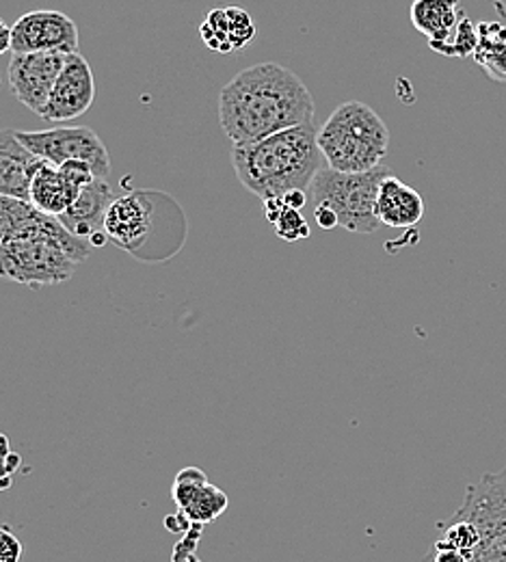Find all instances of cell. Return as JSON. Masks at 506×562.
<instances>
[{
	"instance_id": "cell-1",
	"label": "cell",
	"mask_w": 506,
	"mask_h": 562,
	"mask_svg": "<svg viewBox=\"0 0 506 562\" xmlns=\"http://www.w3.org/2000/svg\"><path fill=\"white\" fill-rule=\"evenodd\" d=\"M314 111L305 82L276 61L238 71L218 93V124L234 145L314 124Z\"/></svg>"
},
{
	"instance_id": "cell-2",
	"label": "cell",
	"mask_w": 506,
	"mask_h": 562,
	"mask_svg": "<svg viewBox=\"0 0 506 562\" xmlns=\"http://www.w3.org/2000/svg\"><path fill=\"white\" fill-rule=\"evenodd\" d=\"M316 126L303 124L249 145H234L232 165L238 182L260 200L305 191L325 167Z\"/></svg>"
},
{
	"instance_id": "cell-3",
	"label": "cell",
	"mask_w": 506,
	"mask_h": 562,
	"mask_svg": "<svg viewBox=\"0 0 506 562\" xmlns=\"http://www.w3.org/2000/svg\"><path fill=\"white\" fill-rule=\"evenodd\" d=\"M91 249L89 240L74 236L57 216L35 211L0 243V278L29 288L66 283Z\"/></svg>"
},
{
	"instance_id": "cell-4",
	"label": "cell",
	"mask_w": 506,
	"mask_h": 562,
	"mask_svg": "<svg viewBox=\"0 0 506 562\" xmlns=\"http://www.w3.org/2000/svg\"><path fill=\"white\" fill-rule=\"evenodd\" d=\"M316 140L327 167L342 173H363L376 169L387 156L390 131L372 106L351 100L327 117Z\"/></svg>"
},
{
	"instance_id": "cell-5",
	"label": "cell",
	"mask_w": 506,
	"mask_h": 562,
	"mask_svg": "<svg viewBox=\"0 0 506 562\" xmlns=\"http://www.w3.org/2000/svg\"><path fill=\"white\" fill-rule=\"evenodd\" d=\"M387 176H392V169L385 165L363 173H342L325 165L312 180L310 191L316 206L336 214L338 227L353 234H374L381 225L376 218V195Z\"/></svg>"
},
{
	"instance_id": "cell-6",
	"label": "cell",
	"mask_w": 506,
	"mask_h": 562,
	"mask_svg": "<svg viewBox=\"0 0 506 562\" xmlns=\"http://www.w3.org/2000/svg\"><path fill=\"white\" fill-rule=\"evenodd\" d=\"M479 530V546L468 562H506V465L470 485L457 510Z\"/></svg>"
},
{
	"instance_id": "cell-7",
	"label": "cell",
	"mask_w": 506,
	"mask_h": 562,
	"mask_svg": "<svg viewBox=\"0 0 506 562\" xmlns=\"http://www.w3.org/2000/svg\"><path fill=\"white\" fill-rule=\"evenodd\" d=\"M18 140L37 158L61 167L68 160L87 162L95 178L111 173V158L102 139L87 126H61L44 133L35 131H15Z\"/></svg>"
},
{
	"instance_id": "cell-8",
	"label": "cell",
	"mask_w": 506,
	"mask_h": 562,
	"mask_svg": "<svg viewBox=\"0 0 506 562\" xmlns=\"http://www.w3.org/2000/svg\"><path fill=\"white\" fill-rule=\"evenodd\" d=\"M80 35L70 15L55 9H37L24 13L11 26V53H78Z\"/></svg>"
},
{
	"instance_id": "cell-9",
	"label": "cell",
	"mask_w": 506,
	"mask_h": 562,
	"mask_svg": "<svg viewBox=\"0 0 506 562\" xmlns=\"http://www.w3.org/2000/svg\"><path fill=\"white\" fill-rule=\"evenodd\" d=\"M68 64L64 53L13 55L7 68L11 93L37 117L46 109L57 78Z\"/></svg>"
},
{
	"instance_id": "cell-10",
	"label": "cell",
	"mask_w": 506,
	"mask_h": 562,
	"mask_svg": "<svg viewBox=\"0 0 506 562\" xmlns=\"http://www.w3.org/2000/svg\"><path fill=\"white\" fill-rule=\"evenodd\" d=\"M151 198V193L135 191L113 200L104 218V234L115 247L133 256L144 249L151 234L156 212Z\"/></svg>"
},
{
	"instance_id": "cell-11",
	"label": "cell",
	"mask_w": 506,
	"mask_h": 562,
	"mask_svg": "<svg viewBox=\"0 0 506 562\" xmlns=\"http://www.w3.org/2000/svg\"><path fill=\"white\" fill-rule=\"evenodd\" d=\"M95 100V78L87 59L78 53L68 55V64L55 82L50 100L42 111L44 122H70L85 115Z\"/></svg>"
},
{
	"instance_id": "cell-12",
	"label": "cell",
	"mask_w": 506,
	"mask_h": 562,
	"mask_svg": "<svg viewBox=\"0 0 506 562\" xmlns=\"http://www.w3.org/2000/svg\"><path fill=\"white\" fill-rule=\"evenodd\" d=\"M171 497L178 513L184 515L193 526H206L227 510V495L209 483L200 468H184L173 481Z\"/></svg>"
},
{
	"instance_id": "cell-13",
	"label": "cell",
	"mask_w": 506,
	"mask_h": 562,
	"mask_svg": "<svg viewBox=\"0 0 506 562\" xmlns=\"http://www.w3.org/2000/svg\"><path fill=\"white\" fill-rule=\"evenodd\" d=\"M113 200H115V193L111 191L109 182L104 178H95L91 184H87L80 191L78 200L66 214L59 216V221L72 232L74 236L89 240L91 247H100L109 240L104 234V218Z\"/></svg>"
},
{
	"instance_id": "cell-14",
	"label": "cell",
	"mask_w": 506,
	"mask_h": 562,
	"mask_svg": "<svg viewBox=\"0 0 506 562\" xmlns=\"http://www.w3.org/2000/svg\"><path fill=\"white\" fill-rule=\"evenodd\" d=\"M42 162L18 140L15 131H0V195L29 202L31 180Z\"/></svg>"
},
{
	"instance_id": "cell-15",
	"label": "cell",
	"mask_w": 506,
	"mask_h": 562,
	"mask_svg": "<svg viewBox=\"0 0 506 562\" xmlns=\"http://www.w3.org/2000/svg\"><path fill=\"white\" fill-rule=\"evenodd\" d=\"M200 33L211 50L232 53L247 48L256 40L258 29L245 9L217 7L204 18Z\"/></svg>"
},
{
	"instance_id": "cell-16",
	"label": "cell",
	"mask_w": 506,
	"mask_h": 562,
	"mask_svg": "<svg viewBox=\"0 0 506 562\" xmlns=\"http://www.w3.org/2000/svg\"><path fill=\"white\" fill-rule=\"evenodd\" d=\"M423 216L425 200L416 189L398 180L394 173L381 182L376 195V218L381 225L405 229L418 225Z\"/></svg>"
},
{
	"instance_id": "cell-17",
	"label": "cell",
	"mask_w": 506,
	"mask_h": 562,
	"mask_svg": "<svg viewBox=\"0 0 506 562\" xmlns=\"http://www.w3.org/2000/svg\"><path fill=\"white\" fill-rule=\"evenodd\" d=\"M465 15L461 0H414L409 7L412 24L429 40L431 50L446 46L454 37Z\"/></svg>"
},
{
	"instance_id": "cell-18",
	"label": "cell",
	"mask_w": 506,
	"mask_h": 562,
	"mask_svg": "<svg viewBox=\"0 0 506 562\" xmlns=\"http://www.w3.org/2000/svg\"><path fill=\"white\" fill-rule=\"evenodd\" d=\"M78 195L80 193H76L72 187L64 180L59 167L44 160L40 165V169L33 173L29 204L35 211L59 218L78 200Z\"/></svg>"
},
{
	"instance_id": "cell-19",
	"label": "cell",
	"mask_w": 506,
	"mask_h": 562,
	"mask_svg": "<svg viewBox=\"0 0 506 562\" xmlns=\"http://www.w3.org/2000/svg\"><path fill=\"white\" fill-rule=\"evenodd\" d=\"M472 61L479 64L492 80L506 82L505 24L479 22V46L472 55Z\"/></svg>"
},
{
	"instance_id": "cell-20",
	"label": "cell",
	"mask_w": 506,
	"mask_h": 562,
	"mask_svg": "<svg viewBox=\"0 0 506 562\" xmlns=\"http://www.w3.org/2000/svg\"><path fill=\"white\" fill-rule=\"evenodd\" d=\"M265 211H267V218L276 225V234L282 240L294 243V240H301V238L310 236V225L305 223L301 212L286 206L282 198L267 200Z\"/></svg>"
},
{
	"instance_id": "cell-21",
	"label": "cell",
	"mask_w": 506,
	"mask_h": 562,
	"mask_svg": "<svg viewBox=\"0 0 506 562\" xmlns=\"http://www.w3.org/2000/svg\"><path fill=\"white\" fill-rule=\"evenodd\" d=\"M476 46H479V24H474V22L465 15V18L461 20V24H459L454 37H452L446 46L437 48L435 53H439V55H443V57L468 59V57L474 55Z\"/></svg>"
},
{
	"instance_id": "cell-22",
	"label": "cell",
	"mask_w": 506,
	"mask_h": 562,
	"mask_svg": "<svg viewBox=\"0 0 506 562\" xmlns=\"http://www.w3.org/2000/svg\"><path fill=\"white\" fill-rule=\"evenodd\" d=\"M35 209L29 202H20V200H11V198H2L0 195V243L15 232L20 225H24Z\"/></svg>"
},
{
	"instance_id": "cell-23",
	"label": "cell",
	"mask_w": 506,
	"mask_h": 562,
	"mask_svg": "<svg viewBox=\"0 0 506 562\" xmlns=\"http://www.w3.org/2000/svg\"><path fill=\"white\" fill-rule=\"evenodd\" d=\"M59 171H61L64 180L72 187L76 193H80L87 184H91L95 180L93 169L87 162H82V160H68V162H64L59 167Z\"/></svg>"
},
{
	"instance_id": "cell-24",
	"label": "cell",
	"mask_w": 506,
	"mask_h": 562,
	"mask_svg": "<svg viewBox=\"0 0 506 562\" xmlns=\"http://www.w3.org/2000/svg\"><path fill=\"white\" fill-rule=\"evenodd\" d=\"M20 559H22L20 539L9 528H0V562H20Z\"/></svg>"
},
{
	"instance_id": "cell-25",
	"label": "cell",
	"mask_w": 506,
	"mask_h": 562,
	"mask_svg": "<svg viewBox=\"0 0 506 562\" xmlns=\"http://www.w3.org/2000/svg\"><path fill=\"white\" fill-rule=\"evenodd\" d=\"M314 216H316V223H318L323 229H334V227H338L336 214L329 211V209H325V206H316Z\"/></svg>"
},
{
	"instance_id": "cell-26",
	"label": "cell",
	"mask_w": 506,
	"mask_h": 562,
	"mask_svg": "<svg viewBox=\"0 0 506 562\" xmlns=\"http://www.w3.org/2000/svg\"><path fill=\"white\" fill-rule=\"evenodd\" d=\"M282 200H284L286 206L294 209V211H301V209L305 206V202H307V200H305V191H292L289 195H284Z\"/></svg>"
},
{
	"instance_id": "cell-27",
	"label": "cell",
	"mask_w": 506,
	"mask_h": 562,
	"mask_svg": "<svg viewBox=\"0 0 506 562\" xmlns=\"http://www.w3.org/2000/svg\"><path fill=\"white\" fill-rule=\"evenodd\" d=\"M11 50V26L0 18V55Z\"/></svg>"
}]
</instances>
